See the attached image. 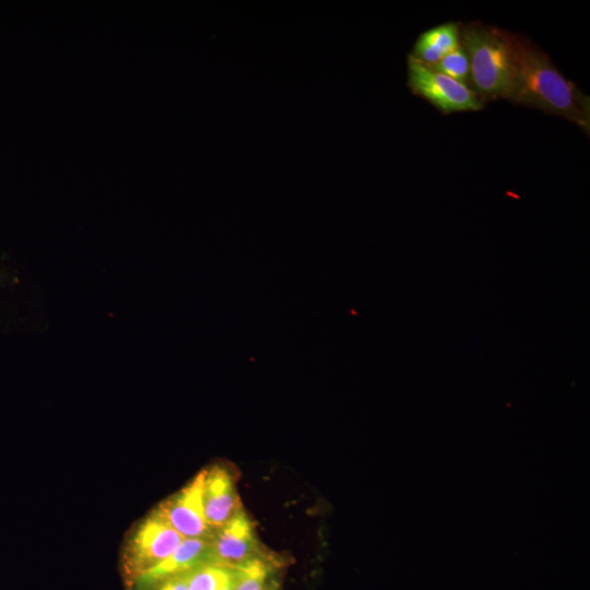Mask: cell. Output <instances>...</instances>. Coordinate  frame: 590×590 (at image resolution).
Segmentation results:
<instances>
[{
  "label": "cell",
  "instance_id": "obj_1",
  "mask_svg": "<svg viewBox=\"0 0 590 590\" xmlns=\"http://www.w3.org/2000/svg\"><path fill=\"white\" fill-rule=\"evenodd\" d=\"M512 60L509 101L563 117L589 132L590 102L529 40L505 31Z\"/></svg>",
  "mask_w": 590,
  "mask_h": 590
},
{
  "label": "cell",
  "instance_id": "obj_2",
  "mask_svg": "<svg viewBox=\"0 0 590 590\" xmlns=\"http://www.w3.org/2000/svg\"><path fill=\"white\" fill-rule=\"evenodd\" d=\"M471 65L472 88L482 100H509L512 60L505 30L472 24L461 28Z\"/></svg>",
  "mask_w": 590,
  "mask_h": 590
},
{
  "label": "cell",
  "instance_id": "obj_3",
  "mask_svg": "<svg viewBox=\"0 0 590 590\" xmlns=\"http://www.w3.org/2000/svg\"><path fill=\"white\" fill-rule=\"evenodd\" d=\"M184 540L154 511L137 526L126 543L123 554L126 576L133 582L139 574L170 556Z\"/></svg>",
  "mask_w": 590,
  "mask_h": 590
},
{
  "label": "cell",
  "instance_id": "obj_4",
  "mask_svg": "<svg viewBox=\"0 0 590 590\" xmlns=\"http://www.w3.org/2000/svg\"><path fill=\"white\" fill-rule=\"evenodd\" d=\"M408 84L412 92L432 103L442 113L480 111L483 100L470 87L408 56Z\"/></svg>",
  "mask_w": 590,
  "mask_h": 590
},
{
  "label": "cell",
  "instance_id": "obj_5",
  "mask_svg": "<svg viewBox=\"0 0 590 590\" xmlns=\"http://www.w3.org/2000/svg\"><path fill=\"white\" fill-rule=\"evenodd\" d=\"M206 471L155 510L185 539L211 540L217 530L207 522L204 509Z\"/></svg>",
  "mask_w": 590,
  "mask_h": 590
},
{
  "label": "cell",
  "instance_id": "obj_6",
  "mask_svg": "<svg viewBox=\"0 0 590 590\" xmlns=\"http://www.w3.org/2000/svg\"><path fill=\"white\" fill-rule=\"evenodd\" d=\"M211 546L213 563L229 567L252 557L264 556L254 524L244 510L217 529Z\"/></svg>",
  "mask_w": 590,
  "mask_h": 590
},
{
  "label": "cell",
  "instance_id": "obj_7",
  "mask_svg": "<svg viewBox=\"0 0 590 590\" xmlns=\"http://www.w3.org/2000/svg\"><path fill=\"white\" fill-rule=\"evenodd\" d=\"M211 540L185 539L170 556L139 574L133 580L136 589L154 590L168 578L213 563Z\"/></svg>",
  "mask_w": 590,
  "mask_h": 590
},
{
  "label": "cell",
  "instance_id": "obj_8",
  "mask_svg": "<svg viewBox=\"0 0 590 590\" xmlns=\"http://www.w3.org/2000/svg\"><path fill=\"white\" fill-rule=\"evenodd\" d=\"M204 509L207 522L215 530L243 510L234 480L225 467L215 466L206 471Z\"/></svg>",
  "mask_w": 590,
  "mask_h": 590
},
{
  "label": "cell",
  "instance_id": "obj_9",
  "mask_svg": "<svg viewBox=\"0 0 590 590\" xmlns=\"http://www.w3.org/2000/svg\"><path fill=\"white\" fill-rule=\"evenodd\" d=\"M461 44V25L442 24L422 34L411 54L426 65H434Z\"/></svg>",
  "mask_w": 590,
  "mask_h": 590
},
{
  "label": "cell",
  "instance_id": "obj_10",
  "mask_svg": "<svg viewBox=\"0 0 590 590\" xmlns=\"http://www.w3.org/2000/svg\"><path fill=\"white\" fill-rule=\"evenodd\" d=\"M269 560L256 556L233 566V590H267Z\"/></svg>",
  "mask_w": 590,
  "mask_h": 590
},
{
  "label": "cell",
  "instance_id": "obj_11",
  "mask_svg": "<svg viewBox=\"0 0 590 590\" xmlns=\"http://www.w3.org/2000/svg\"><path fill=\"white\" fill-rule=\"evenodd\" d=\"M233 580V567L205 564L190 573L189 590H221Z\"/></svg>",
  "mask_w": 590,
  "mask_h": 590
},
{
  "label": "cell",
  "instance_id": "obj_12",
  "mask_svg": "<svg viewBox=\"0 0 590 590\" xmlns=\"http://www.w3.org/2000/svg\"><path fill=\"white\" fill-rule=\"evenodd\" d=\"M432 67L460 84L472 88L470 60L462 44L442 57L439 62L432 65Z\"/></svg>",
  "mask_w": 590,
  "mask_h": 590
},
{
  "label": "cell",
  "instance_id": "obj_13",
  "mask_svg": "<svg viewBox=\"0 0 590 590\" xmlns=\"http://www.w3.org/2000/svg\"><path fill=\"white\" fill-rule=\"evenodd\" d=\"M190 573L168 578L154 590H189Z\"/></svg>",
  "mask_w": 590,
  "mask_h": 590
},
{
  "label": "cell",
  "instance_id": "obj_14",
  "mask_svg": "<svg viewBox=\"0 0 590 590\" xmlns=\"http://www.w3.org/2000/svg\"><path fill=\"white\" fill-rule=\"evenodd\" d=\"M267 590H279V589L275 587H271V588H268Z\"/></svg>",
  "mask_w": 590,
  "mask_h": 590
}]
</instances>
